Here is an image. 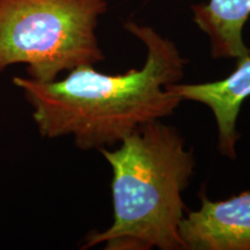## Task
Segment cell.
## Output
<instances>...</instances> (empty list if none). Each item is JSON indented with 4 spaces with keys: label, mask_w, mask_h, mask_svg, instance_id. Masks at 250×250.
Here are the masks:
<instances>
[{
    "label": "cell",
    "mask_w": 250,
    "mask_h": 250,
    "mask_svg": "<svg viewBox=\"0 0 250 250\" xmlns=\"http://www.w3.org/2000/svg\"><path fill=\"white\" fill-rule=\"evenodd\" d=\"M125 29L142 41L147 57L142 68L104 74L80 66L62 79L37 81L14 77L44 138L71 136L80 149L121 143L144 125L170 116L181 100L168 89L184 76L188 61L177 46L151 27L127 21Z\"/></svg>",
    "instance_id": "1"
},
{
    "label": "cell",
    "mask_w": 250,
    "mask_h": 250,
    "mask_svg": "<svg viewBox=\"0 0 250 250\" xmlns=\"http://www.w3.org/2000/svg\"><path fill=\"white\" fill-rule=\"evenodd\" d=\"M117 149L100 148L111 166L114 223L85 237L83 249H184L180 224L187 206L182 193L195 159L179 131L160 121L139 127Z\"/></svg>",
    "instance_id": "2"
},
{
    "label": "cell",
    "mask_w": 250,
    "mask_h": 250,
    "mask_svg": "<svg viewBox=\"0 0 250 250\" xmlns=\"http://www.w3.org/2000/svg\"><path fill=\"white\" fill-rule=\"evenodd\" d=\"M108 0H0V73L27 66L37 81L104 61L96 27Z\"/></svg>",
    "instance_id": "3"
},
{
    "label": "cell",
    "mask_w": 250,
    "mask_h": 250,
    "mask_svg": "<svg viewBox=\"0 0 250 250\" xmlns=\"http://www.w3.org/2000/svg\"><path fill=\"white\" fill-rule=\"evenodd\" d=\"M180 235L188 250H250V191L220 202L202 195V208L183 217Z\"/></svg>",
    "instance_id": "4"
},
{
    "label": "cell",
    "mask_w": 250,
    "mask_h": 250,
    "mask_svg": "<svg viewBox=\"0 0 250 250\" xmlns=\"http://www.w3.org/2000/svg\"><path fill=\"white\" fill-rule=\"evenodd\" d=\"M168 89L181 100L201 102L213 112L221 154L235 159L239 138L236 120L243 101L250 96V56L237 59L236 70L223 80L205 83H170Z\"/></svg>",
    "instance_id": "5"
},
{
    "label": "cell",
    "mask_w": 250,
    "mask_h": 250,
    "mask_svg": "<svg viewBox=\"0 0 250 250\" xmlns=\"http://www.w3.org/2000/svg\"><path fill=\"white\" fill-rule=\"evenodd\" d=\"M193 21L210 37L213 58L241 59L250 56L243 42V27L250 17V0H210L191 6Z\"/></svg>",
    "instance_id": "6"
}]
</instances>
